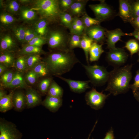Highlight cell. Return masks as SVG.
Wrapping results in <instances>:
<instances>
[{
	"mask_svg": "<svg viewBox=\"0 0 139 139\" xmlns=\"http://www.w3.org/2000/svg\"><path fill=\"white\" fill-rule=\"evenodd\" d=\"M50 75L56 76L70 72L74 65L81 63L73 50H56L48 54L44 59Z\"/></svg>",
	"mask_w": 139,
	"mask_h": 139,
	"instance_id": "cell-1",
	"label": "cell"
},
{
	"mask_svg": "<svg viewBox=\"0 0 139 139\" xmlns=\"http://www.w3.org/2000/svg\"><path fill=\"white\" fill-rule=\"evenodd\" d=\"M133 65L131 64L121 67H115L109 72L107 85L105 90L114 96L127 92L130 89Z\"/></svg>",
	"mask_w": 139,
	"mask_h": 139,
	"instance_id": "cell-2",
	"label": "cell"
},
{
	"mask_svg": "<svg viewBox=\"0 0 139 139\" xmlns=\"http://www.w3.org/2000/svg\"><path fill=\"white\" fill-rule=\"evenodd\" d=\"M65 27L52 30L48 33L47 42L49 47L56 50L69 49V42L70 33H69Z\"/></svg>",
	"mask_w": 139,
	"mask_h": 139,
	"instance_id": "cell-3",
	"label": "cell"
},
{
	"mask_svg": "<svg viewBox=\"0 0 139 139\" xmlns=\"http://www.w3.org/2000/svg\"><path fill=\"white\" fill-rule=\"evenodd\" d=\"M35 8L44 19L52 21L59 19L61 12L59 1L56 0H40L36 1Z\"/></svg>",
	"mask_w": 139,
	"mask_h": 139,
	"instance_id": "cell-4",
	"label": "cell"
},
{
	"mask_svg": "<svg viewBox=\"0 0 139 139\" xmlns=\"http://www.w3.org/2000/svg\"><path fill=\"white\" fill-rule=\"evenodd\" d=\"M91 83L94 86H102L107 82L109 75L104 67L97 65H86L81 64Z\"/></svg>",
	"mask_w": 139,
	"mask_h": 139,
	"instance_id": "cell-5",
	"label": "cell"
},
{
	"mask_svg": "<svg viewBox=\"0 0 139 139\" xmlns=\"http://www.w3.org/2000/svg\"><path fill=\"white\" fill-rule=\"evenodd\" d=\"M110 94L98 92L93 88L86 93L85 98L88 105L94 109L98 110L103 107L106 99Z\"/></svg>",
	"mask_w": 139,
	"mask_h": 139,
	"instance_id": "cell-6",
	"label": "cell"
},
{
	"mask_svg": "<svg viewBox=\"0 0 139 139\" xmlns=\"http://www.w3.org/2000/svg\"><path fill=\"white\" fill-rule=\"evenodd\" d=\"M109 50L106 56L109 64L116 67H120L125 63L128 55L124 49L116 47Z\"/></svg>",
	"mask_w": 139,
	"mask_h": 139,
	"instance_id": "cell-7",
	"label": "cell"
},
{
	"mask_svg": "<svg viewBox=\"0 0 139 139\" xmlns=\"http://www.w3.org/2000/svg\"><path fill=\"white\" fill-rule=\"evenodd\" d=\"M89 6L93 11L95 18L101 22L108 19L112 15V10L104 1L98 4H90Z\"/></svg>",
	"mask_w": 139,
	"mask_h": 139,
	"instance_id": "cell-8",
	"label": "cell"
},
{
	"mask_svg": "<svg viewBox=\"0 0 139 139\" xmlns=\"http://www.w3.org/2000/svg\"><path fill=\"white\" fill-rule=\"evenodd\" d=\"M106 30L99 25H95L86 29L85 33L94 42L103 44L106 38Z\"/></svg>",
	"mask_w": 139,
	"mask_h": 139,
	"instance_id": "cell-9",
	"label": "cell"
},
{
	"mask_svg": "<svg viewBox=\"0 0 139 139\" xmlns=\"http://www.w3.org/2000/svg\"><path fill=\"white\" fill-rule=\"evenodd\" d=\"M56 77L66 82L71 90L75 93H82L90 88L89 85L90 82L89 80L84 81L75 80L65 78L61 76Z\"/></svg>",
	"mask_w": 139,
	"mask_h": 139,
	"instance_id": "cell-10",
	"label": "cell"
},
{
	"mask_svg": "<svg viewBox=\"0 0 139 139\" xmlns=\"http://www.w3.org/2000/svg\"><path fill=\"white\" fill-rule=\"evenodd\" d=\"M118 15L125 22H130L132 19V3L127 0L119 1Z\"/></svg>",
	"mask_w": 139,
	"mask_h": 139,
	"instance_id": "cell-11",
	"label": "cell"
},
{
	"mask_svg": "<svg viewBox=\"0 0 139 139\" xmlns=\"http://www.w3.org/2000/svg\"><path fill=\"white\" fill-rule=\"evenodd\" d=\"M125 35H126V33L119 28L110 30H107L106 37L107 38V48L110 49L116 47V44L120 40L122 36Z\"/></svg>",
	"mask_w": 139,
	"mask_h": 139,
	"instance_id": "cell-12",
	"label": "cell"
},
{
	"mask_svg": "<svg viewBox=\"0 0 139 139\" xmlns=\"http://www.w3.org/2000/svg\"><path fill=\"white\" fill-rule=\"evenodd\" d=\"M15 127L11 124L1 122L0 139H17Z\"/></svg>",
	"mask_w": 139,
	"mask_h": 139,
	"instance_id": "cell-13",
	"label": "cell"
},
{
	"mask_svg": "<svg viewBox=\"0 0 139 139\" xmlns=\"http://www.w3.org/2000/svg\"><path fill=\"white\" fill-rule=\"evenodd\" d=\"M26 89L25 94L28 108L34 107L41 102L40 95L36 90L29 87Z\"/></svg>",
	"mask_w": 139,
	"mask_h": 139,
	"instance_id": "cell-14",
	"label": "cell"
},
{
	"mask_svg": "<svg viewBox=\"0 0 139 139\" xmlns=\"http://www.w3.org/2000/svg\"><path fill=\"white\" fill-rule=\"evenodd\" d=\"M24 73L17 71L15 72L12 80L7 88L26 89L28 88Z\"/></svg>",
	"mask_w": 139,
	"mask_h": 139,
	"instance_id": "cell-15",
	"label": "cell"
},
{
	"mask_svg": "<svg viewBox=\"0 0 139 139\" xmlns=\"http://www.w3.org/2000/svg\"><path fill=\"white\" fill-rule=\"evenodd\" d=\"M62 101V98L47 95L42 103L44 106L50 111L55 112L61 106Z\"/></svg>",
	"mask_w": 139,
	"mask_h": 139,
	"instance_id": "cell-16",
	"label": "cell"
},
{
	"mask_svg": "<svg viewBox=\"0 0 139 139\" xmlns=\"http://www.w3.org/2000/svg\"><path fill=\"white\" fill-rule=\"evenodd\" d=\"M12 101L13 107L16 109L18 111L21 110L26 105L25 94L21 91L13 92Z\"/></svg>",
	"mask_w": 139,
	"mask_h": 139,
	"instance_id": "cell-17",
	"label": "cell"
},
{
	"mask_svg": "<svg viewBox=\"0 0 139 139\" xmlns=\"http://www.w3.org/2000/svg\"><path fill=\"white\" fill-rule=\"evenodd\" d=\"M103 44H99L94 42L89 52V60L91 62L98 61L101 55L104 52L102 48Z\"/></svg>",
	"mask_w": 139,
	"mask_h": 139,
	"instance_id": "cell-18",
	"label": "cell"
},
{
	"mask_svg": "<svg viewBox=\"0 0 139 139\" xmlns=\"http://www.w3.org/2000/svg\"><path fill=\"white\" fill-rule=\"evenodd\" d=\"M93 42V41L85 33L82 35L81 42L80 48H81L84 52L86 60L88 65H89V51Z\"/></svg>",
	"mask_w": 139,
	"mask_h": 139,
	"instance_id": "cell-19",
	"label": "cell"
},
{
	"mask_svg": "<svg viewBox=\"0 0 139 139\" xmlns=\"http://www.w3.org/2000/svg\"><path fill=\"white\" fill-rule=\"evenodd\" d=\"M13 92L6 94L0 99V111L5 112L11 109L13 107L12 96Z\"/></svg>",
	"mask_w": 139,
	"mask_h": 139,
	"instance_id": "cell-20",
	"label": "cell"
},
{
	"mask_svg": "<svg viewBox=\"0 0 139 139\" xmlns=\"http://www.w3.org/2000/svg\"><path fill=\"white\" fill-rule=\"evenodd\" d=\"M39 78L50 76L49 71L46 63L43 61L36 65L32 69Z\"/></svg>",
	"mask_w": 139,
	"mask_h": 139,
	"instance_id": "cell-21",
	"label": "cell"
},
{
	"mask_svg": "<svg viewBox=\"0 0 139 139\" xmlns=\"http://www.w3.org/2000/svg\"><path fill=\"white\" fill-rule=\"evenodd\" d=\"M63 94V90L55 81L51 82L47 92V95L62 98Z\"/></svg>",
	"mask_w": 139,
	"mask_h": 139,
	"instance_id": "cell-22",
	"label": "cell"
},
{
	"mask_svg": "<svg viewBox=\"0 0 139 139\" xmlns=\"http://www.w3.org/2000/svg\"><path fill=\"white\" fill-rule=\"evenodd\" d=\"M15 60L13 55L9 52L5 53L0 56V63L4 65L8 68L14 67Z\"/></svg>",
	"mask_w": 139,
	"mask_h": 139,
	"instance_id": "cell-23",
	"label": "cell"
},
{
	"mask_svg": "<svg viewBox=\"0 0 139 139\" xmlns=\"http://www.w3.org/2000/svg\"><path fill=\"white\" fill-rule=\"evenodd\" d=\"M14 72L11 70H7L0 76L1 86L7 88L12 80Z\"/></svg>",
	"mask_w": 139,
	"mask_h": 139,
	"instance_id": "cell-24",
	"label": "cell"
},
{
	"mask_svg": "<svg viewBox=\"0 0 139 139\" xmlns=\"http://www.w3.org/2000/svg\"><path fill=\"white\" fill-rule=\"evenodd\" d=\"M21 53L24 55L40 54L45 53L41 47L27 45L23 47L21 50Z\"/></svg>",
	"mask_w": 139,
	"mask_h": 139,
	"instance_id": "cell-25",
	"label": "cell"
},
{
	"mask_svg": "<svg viewBox=\"0 0 139 139\" xmlns=\"http://www.w3.org/2000/svg\"><path fill=\"white\" fill-rule=\"evenodd\" d=\"M14 67L17 71L24 73L28 69L26 57L23 56H20L15 59Z\"/></svg>",
	"mask_w": 139,
	"mask_h": 139,
	"instance_id": "cell-26",
	"label": "cell"
},
{
	"mask_svg": "<svg viewBox=\"0 0 139 139\" xmlns=\"http://www.w3.org/2000/svg\"><path fill=\"white\" fill-rule=\"evenodd\" d=\"M73 17L67 12H61L59 17V20L62 25L69 29L73 21Z\"/></svg>",
	"mask_w": 139,
	"mask_h": 139,
	"instance_id": "cell-27",
	"label": "cell"
},
{
	"mask_svg": "<svg viewBox=\"0 0 139 139\" xmlns=\"http://www.w3.org/2000/svg\"><path fill=\"white\" fill-rule=\"evenodd\" d=\"M53 80L52 78L50 76L44 77L41 80L38 85V88L42 93H47L49 88Z\"/></svg>",
	"mask_w": 139,
	"mask_h": 139,
	"instance_id": "cell-28",
	"label": "cell"
},
{
	"mask_svg": "<svg viewBox=\"0 0 139 139\" xmlns=\"http://www.w3.org/2000/svg\"><path fill=\"white\" fill-rule=\"evenodd\" d=\"M26 62L28 69H32L36 65L41 62V58L40 54L28 55L26 57Z\"/></svg>",
	"mask_w": 139,
	"mask_h": 139,
	"instance_id": "cell-29",
	"label": "cell"
},
{
	"mask_svg": "<svg viewBox=\"0 0 139 139\" xmlns=\"http://www.w3.org/2000/svg\"><path fill=\"white\" fill-rule=\"evenodd\" d=\"M81 18L85 28V30L87 28L92 26L99 25L101 22L95 18H94L90 17L86 12Z\"/></svg>",
	"mask_w": 139,
	"mask_h": 139,
	"instance_id": "cell-30",
	"label": "cell"
},
{
	"mask_svg": "<svg viewBox=\"0 0 139 139\" xmlns=\"http://www.w3.org/2000/svg\"><path fill=\"white\" fill-rule=\"evenodd\" d=\"M124 47L129 52L131 56L139 51V44L134 39L130 40L126 42Z\"/></svg>",
	"mask_w": 139,
	"mask_h": 139,
	"instance_id": "cell-31",
	"label": "cell"
},
{
	"mask_svg": "<svg viewBox=\"0 0 139 139\" xmlns=\"http://www.w3.org/2000/svg\"><path fill=\"white\" fill-rule=\"evenodd\" d=\"M82 35L71 34L69 42V48L70 49L73 50L75 48L81 47V42Z\"/></svg>",
	"mask_w": 139,
	"mask_h": 139,
	"instance_id": "cell-32",
	"label": "cell"
},
{
	"mask_svg": "<svg viewBox=\"0 0 139 139\" xmlns=\"http://www.w3.org/2000/svg\"><path fill=\"white\" fill-rule=\"evenodd\" d=\"M14 44L11 37L9 36H6L1 41V49L3 51L10 50L14 47Z\"/></svg>",
	"mask_w": 139,
	"mask_h": 139,
	"instance_id": "cell-33",
	"label": "cell"
},
{
	"mask_svg": "<svg viewBox=\"0 0 139 139\" xmlns=\"http://www.w3.org/2000/svg\"><path fill=\"white\" fill-rule=\"evenodd\" d=\"M47 21L43 19L40 21L36 27L37 32L41 36L45 35L47 32Z\"/></svg>",
	"mask_w": 139,
	"mask_h": 139,
	"instance_id": "cell-34",
	"label": "cell"
},
{
	"mask_svg": "<svg viewBox=\"0 0 139 139\" xmlns=\"http://www.w3.org/2000/svg\"><path fill=\"white\" fill-rule=\"evenodd\" d=\"M27 83L30 85H34L39 78L36 74L32 70H29L25 74Z\"/></svg>",
	"mask_w": 139,
	"mask_h": 139,
	"instance_id": "cell-35",
	"label": "cell"
},
{
	"mask_svg": "<svg viewBox=\"0 0 139 139\" xmlns=\"http://www.w3.org/2000/svg\"><path fill=\"white\" fill-rule=\"evenodd\" d=\"M88 0H77V9L76 16L83 15L86 12L85 7Z\"/></svg>",
	"mask_w": 139,
	"mask_h": 139,
	"instance_id": "cell-36",
	"label": "cell"
},
{
	"mask_svg": "<svg viewBox=\"0 0 139 139\" xmlns=\"http://www.w3.org/2000/svg\"><path fill=\"white\" fill-rule=\"evenodd\" d=\"M21 15L23 19L26 20H30L34 18L36 13L32 9H25L21 11Z\"/></svg>",
	"mask_w": 139,
	"mask_h": 139,
	"instance_id": "cell-37",
	"label": "cell"
},
{
	"mask_svg": "<svg viewBox=\"0 0 139 139\" xmlns=\"http://www.w3.org/2000/svg\"><path fill=\"white\" fill-rule=\"evenodd\" d=\"M75 0H60L58 1L60 9L61 12H66Z\"/></svg>",
	"mask_w": 139,
	"mask_h": 139,
	"instance_id": "cell-38",
	"label": "cell"
},
{
	"mask_svg": "<svg viewBox=\"0 0 139 139\" xmlns=\"http://www.w3.org/2000/svg\"><path fill=\"white\" fill-rule=\"evenodd\" d=\"M73 20L78 28L79 34L82 35L85 33V29L81 18L75 16L73 17Z\"/></svg>",
	"mask_w": 139,
	"mask_h": 139,
	"instance_id": "cell-39",
	"label": "cell"
},
{
	"mask_svg": "<svg viewBox=\"0 0 139 139\" xmlns=\"http://www.w3.org/2000/svg\"><path fill=\"white\" fill-rule=\"evenodd\" d=\"M130 88L132 89L133 94L139 90V69L136 72L134 82L130 84Z\"/></svg>",
	"mask_w": 139,
	"mask_h": 139,
	"instance_id": "cell-40",
	"label": "cell"
},
{
	"mask_svg": "<svg viewBox=\"0 0 139 139\" xmlns=\"http://www.w3.org/2000/svg\"><path fill=\"white\" fill-rule=\"evenodd\" d=\"M28 42L27 45L41 47L45 43L46 41L42 38L36 37Z\"/></svg>",
	"mask_w": 139,
	"mask_h": 139,
	"instance_id": "cell-41",
	"label": "cell"
},
{
	"mask_svg": "<svg viewBox=\"0 0 139 139\" xmlns=\"http://www.w3.org/2000/svg\"><path fill=\"white\" fill-rule=\"evenodd\" d=\"M25 30L22 27H19L15 30L14 34L16 37L20 41L24 40Z\"/></svg>",
	"mask_w": 139,
	"mask_h": 139,
	"instance_id": "cell-42",
	"label": "cell"
},
{
	"mask_svg": "<svg viewBox=\"0 0 139 139\" xmlns=\"http://www.w3.org/2000/svg\"><path fill=\"white\" fill-rule=\"evenodd\" d=\"M14 20V18L10 15L6 14H3L0 15V21L3 24H9L13 22Z\"/></svg>",
	"mask_w": 139,
	"mask_h": 139,
	"instance_id": "cell-43",
	"label": "cell"
},
{
	"mask_svg": "<svg viewBox=\"0 0 139 139\" xmlns=\"http://www.w3.org/2000/svg\"><path fill=\"white\" fill-rule=\"evenodd\" d=\"M132 6L133 19L139 16V0L132 3Z\"/></svg>",
	"mask_w": 139,
	"mask_h": 139,
	"instance_id": "cell-44",
	"label": "cell"
},
{
	"mask_svg": "<svg viewBox=\"0 0 139 139\" xmlns=\"http://www.w3.org/2000/svg\"><path fill=\"white\" fill-rule=\"evenodd\" d=\"M7 7L10 11L13 13L19 10V5L16 1H11L8 4Z\"/></svg>",
	"mask_w": 139,
	"mask_h": 139,
	"instance_id": "cell-45",
	"label": "cell"
},
{
	"mask_svg": "<svg viewBox=\"0 0 139 139\" xmlns=\"http://www.w3.org/2000/svg\"><path fill=\"white\" fill-rule=\"evenodd\" d=\"M36 37L35 34L29 29L25 30L24 40L29 42Z\"/></svg>",
	"mask_w": 139,
	"mask_h": 139,
	"instance_id": "cell-46",
	"label": "cell"
},
{
	"mask_svg": "<svg viewBox=\"0 0 139 139\" xmlns=\"http://www.w3.org/2000/svg\"><path fill=\"white\" fill-rule=\"evenodd\" d=\"M69 29L71 34H78L80 35L79 33L78 28L73 20Z\"/></svg>",
	"mask_w": 139,
	"mask_h": 139,
	"instance_id": "cell-47",
	"label": "cell"
},
{
	"mask_svg": "<svg viewBox=\"0 0 139 139\" xmlns=\"http://www.w3.org/2000/svg\"><path fill=\"white\" fill-rule=\"evenodd\" d=\"M130 22L135 29L139 30V16L132 19Z\"/></svg>",
	"mask_w": 139,
	"mask_h": 139,
	"instance_id": "cell-48",
	"label": "cell"
},
{
	"mask_svg": "<svg viewBox=\"0 0 139 139\" xmlns=\"http://www.w3.org/2000/svg\"><path fill=\"white\" fill-rule=\"evenodd\" d=\"M115 137L114 130L112 127L106 133V135L103 139H114Z\"/></svg>",
	"mask_w": 139,
	"mask_h": 139,
	"instance_id": "cell-49",
	"label": "cell"
},
{
	"mask_svg": "<svg viewBox=\"0 0 139 139\" xmlns=\"http://www.w3.org/2000/svg\"><path fill=\"white\" fill-rule=\"evenodd\" d=\"M126 35L133 36L136 39L139 41V30L135 29L132 33H126Z\"/></svg>",
	"mask_w": 139,
	"mask_h": 139,
	"instance_id": "cell-50",
	"label": "cell"
},
{
	"mask_svg": "<svg viewBox=\"0 0 139 139\" xmlns=\"http://www.w3.org/2000/svg\"><path fill=\"white\" fill-rule=\"evenodd\" d=\"M8 68L4 65L0 63V75L2 74L4 72L7 71Z\"/></svg>",
	"mask_w": 139,
	"mask_h": 139,
	"instance_id": "cell-51",
	"label": "cell"
},
{
	"mask_svg": "<svg viewBox=\"0 0 139 139\" xmlns=\"http://www.w3.org/2000/svg\"><path fill=\"white\" fill-rule=\"evenodd\" d=\"M6 94L5 92L1 88L0 90V99Z\"/></svg>",
	"mask_w": 139,
	"mask_h": 139,
	"instance_id": "cell-52",
	"label": "cell"
},
{
	"mask_svg": "<svg viewBox=\"0 0 139 139\" xmlns=\"http://www.w3.org/2000/svg\"><path fill=\"white\" fill-rule=\"evenodd\" d=\"M133 95L136 99L139 102V90Z\"/></svg>",
	"mask_w": 139,
	"mask_h": 139,
	"instance_id": "cell-53",
	"label": "cell"
},
{
	"mask_svg": "<svg viewBox=\"0 0 139 139\" xmlns=\"http://www.w3.org/2000/svg\"><path fill=\"white\" fill-rule=\"evenodd\" d=\"M138 58L137 60V62H139V51L138 52Z\"/></svg>",
	"mask_w": 139,
	"mask_h": 139,
	"instance_id": "cell-54",
	"label": "cell"
},
{
	"mask_svg": "<svg viewBox=\"0 0 139 139\" xmlns=\"http://www.w3.org/2000/svg\"><path fill=\"white\" fill-rule=\"evenodd\" d=\"M138 134L136 136V137H135V138L134 139H136V137L137 136Z\"/></svg>",
	"mask_w": 139,
	"mask_h": 139,
	"instance_id": "cell-55",
	"label": "cell"
}]
</instances>
